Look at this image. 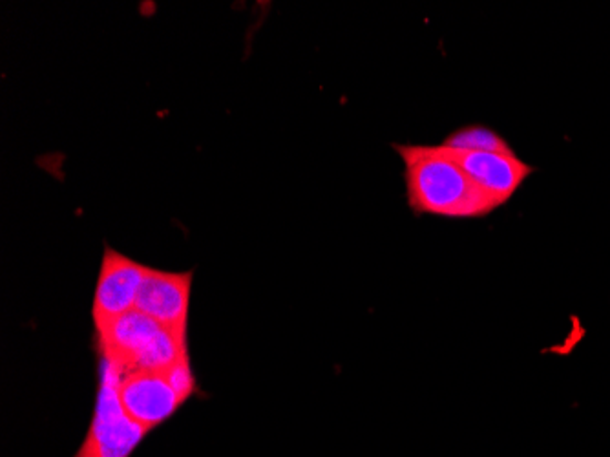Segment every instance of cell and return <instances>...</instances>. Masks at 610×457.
<instances>
[{"mask_svg": "<svg viewBox=\"0 0 610 457\" xmlns=\"http://www.w3.org/2000/svg\"><path fill=\"white\" fill-rule=\"evenodd\" d=\"M404 165L408 205L415 214L441 218H484L495 203L442 145H393Z\"/></svg>", "mask_w": 610, "mask_h": 457, "instance_id": "cell-1", "label": "cell"}, {"mask_svg": "<svg viewBox=\"0 0 610 457\" xmlns=\"http://www.w3.org/2000/svg\"><path fill=\"white\" fill-rule=\"evenodd\" d=\"M97 353L110 357L122 375L130 372L165 373L188 359L186 341L170 333L163 326L138 309L96 331Z\"/></svg>", "mask_w": 610, "mask_h": 457, "instance_id": "cell-2", "label": "cell"}, {"mask_svg": "<svg viewBox=\"0 0 610 457\" xmlns=\"http://www.w3.org/2000/svg\"><path fill=\"white\" fill-rule=\"evenodd\" d=\"M448 150L497 209L506 205L515 196V192L525 185V181L536 172V167L525 163L517 154Z\"/></svg>", "mask_w": 610, "mask_h": 457, "instance_id": "cell-7", "label": "cell"}, {"mask_svg": "<svg viewBox=\"0 0 610 457\" xmlns=\"http://www.w3.org/2000/svg\"><path fill=\"white\" fill-rule=\"evenodd\" d=\"M150 267L139 264L119 251L105 247L101 269L97 277L91 319L96 331H102L119 317L135 308L139 289Z\"/></svg>", "mask_w": 610, "mask_h": 457, "instance_id": "cell-4", "label": "cell"}, {"mask_svg": "<svg viewBox=\"0 0 610 457\" xmlns=\"http://www.w3.org/2000/svg\"><path fill=\"white\" fill-rule=\"evenodd\" d=\"M194 271H161L150 267L139 289L135 308L170 333L186 341Z\"/></svg>", "mask_w": 610, "mask_h": 457, "instance_id": "cell-5", "label": "cell"}, {"mask_svg": "<svg viewBox=\"0 0 610 457\" xmlns=\"http://www.w3.org/2000/svg\"><path fill=\"white\" fill-rule=\"evenodd\" d=\"M97 395L85 441L74 457H130L149 432L128 417L119 397L122 372L110 357L97 353Z\"/></svg>", "mask_w": 610, "mask_h": 457, "instance_id": "cell-3", "label": "cell"}, {"mask_svg": "<svg viewBox=\"0 0 610 457\" xmlns=\"http://www.w3.org/2000/svg\"><path fill=\"white\" fill-rule=\"evenodd\" d=\"M119 397L128 417L149 434L172 419L186 403L170 383L166 372L124 373L119 384Z\"/></svg>", "mask_w": 610, "mask_h": 457, "instance_id": "cell-6", "label": "cell"}, {"mask_svg": "<svg viewBox=\"0 0 610 457\" xmlns=\"http://www.w3.org/2000/svg\"><path fill=\"white\" fill-rule=\"evenodd\" d=\"M442 147L461 152H495V154H515L508 141L495 130L483 125L457 128L455 132L448 134L442 141Z\"/></svg>", "mask_w": 610, "mask_h": 457, "instance_id": "cell-8", "label": "cell"}]
</instances>
